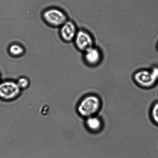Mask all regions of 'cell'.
<instances>
[{"instance_id": "obj_1", "label": "cell", "mask_w": 158, "mask_h": 158, "mask_svg": "<svg viewBox=\"0 0 158 158\" xmlns=\"http://www.w3.org/2000/svg\"><path fill=\"white\" fill-rule=\"evenodd\" d=\"M101 100L98 96L89 95L82 99L77 106L78 113L81 117L87 118L95 116L100 111Z\"/></svg>"}, {"instance_id": "obj_2", "label": "cell", "mask_w": 158, "mask_h": 158, "mask_svg": "<svg viewBox=\"0 0 158 158\" xmlns=\"http://www.w3.org/2000/svg\"><path fill=\"white\" fill-rule=\"evenodd\" d=\"M135 83L141 87L149 88L154 86L158 81V67L151 69H142L136 71L133 76Z\"/></svg>"}, {"instance_id": "obj_3", "label": "cell", "mask_w": 158, "mask_h": 158, "mask_svg": "<svg viewBox=\"0 0 158 158\" xmlns=\"http://www.w3.org/2000/svg\"><path fill=\"white\" fill-rule=\"evenodd\" d=\"M42 18L46 24L53 28H60L69 20L64 11L56 7L45 9L43 12Z\"/></svg>"}, {"instance_id": "obj_4", "label": "cell", "mask_w": 158, "mask_h": 158, "mask_svg": "<svg viewBox=\"0 0 158 158\" xmlns=\"http://www.w3.org/2000/svg\"><path fill=\"white\" fill-rule=\"evenodd\" d=\"M21 92L16 81L6 80L0 82V100L12 101L19 97Z\"/></svg>"}, {"instance_id": "obj_5", "label": "cell", "mask_w": 158, "mask_h": 158, "mask_svg": "<svg viewBox=\"0 0 158 158\" xmlns=\"http://www.w3.org/2000/svg\"><path fill=\"white\" fill-rule=\"evenodd\" d=\"M76 48L83 53L94 46L95 40L92 34L85 29L78 30L73 41Z\"/></svg>"}, {"instance_id": "obj_6", "label": "cell", "mask_w": 158, "mask_h": 158, "mask_svg": "<svg viewBox=\"0 0 158 158\" xmlns=\"http://www.w3.org/2000/svg\"><path fill=\"white\" fill-rule=\"evenodd\" d=\"M84 61L87 66L95 67L100 65L103 59V53L100 48L95 45L83 53Z\"/></svg>"}, {"instance_id": "obj_7", "label": "cell", "mask_w": 158, "mask_h": 158, "mask_svg": "<svg viewBox=\"0 0 158 158\" xmlns=\"http://www.w3.org/2000/svg\"><path fill=\"white\" fill-rule=\"evenodd\" d=\"M76 24L68 20L60 28V35L62 40L66 43L73 41L78 32Z\"/></svg>"}, {"instance_id": "obj_8", "label": "cell", "mask_w": 158, "mask_h": 158, "mask_svg": "<svg viewBox=\"0 0 158 158\" xmlns=\"http://www.w3.org/2000/svg\"><path fill=\"white\" fill-rule=\"evenodd\" d=\"M86 119L85 125L90 131L96 132L101 130L103 123L101 119L99 117L95 115Z\"/></svg>"}, {"instance_id": "obj_9", "label": "cell", "mask_w": 158, "mask_h": 158, "mask_svg": "<svg viewBox=\"0 0 158 158\" xmlns=\"http://www.w3.org/2000/svg\"><path fill=\"white\" fill-rule=\"evenodd\" d=\"M8 52L12 57H19L24 53L25 49L21 45L15 43L9 46Z\"/></svg>"}, {"instance_id": "obj_10", "label": "cell", "mask_w": 158, "mask_h": 158, "mask_svg": "<svg viewBox=\"0 0 158 158\" xmlns=\"http://www.w3.org/2000/svg\"><path fill=\"white\" fill-rule=\"evenodd\" d=\"M16 82L21 91L27 89L30 85V81L26 77H20Z\"/></svg>"}, {"instance_id": "obj_11", "label": "cell", "mask_w": 158, "mask_h": 158, "mask_svg": "<svg viewBox=\"0 0 158 158\" xmlns=\"http://www.w3.org/2000/svg\"><path fill=\"white\" fill-rule=\"evenodd\" d=\"M151 115L153 121L156 124L158 125V102H156L152 106Z\"/></svg>"}, {"instance_id": "obj_12", "label": "cell", "mask_w": 158, "mask_h": 158, "mask_svg": "<svg viewBox=\"0 0 158 158\" xmlns=\"http://www.w3.org/2000/svg\"><path fill=\"white\" fill-rule=\"evenodd\" d=\"M157 47H158V46H157Z\"/></svg>"}, {"instance_id": "obj_13", "label": "cell", "mask_w": 158, "mask_h": 158, "mask_svg": "<svg viewBox=\"0 0 158 158\" xmlns=\"http://www.w3.org/2000/svg\"><path fill=\"white\" fill-rule=\"evenodd\" d=\"M0 82H1V81H0Z\"/></svg>"}]
</instances>
